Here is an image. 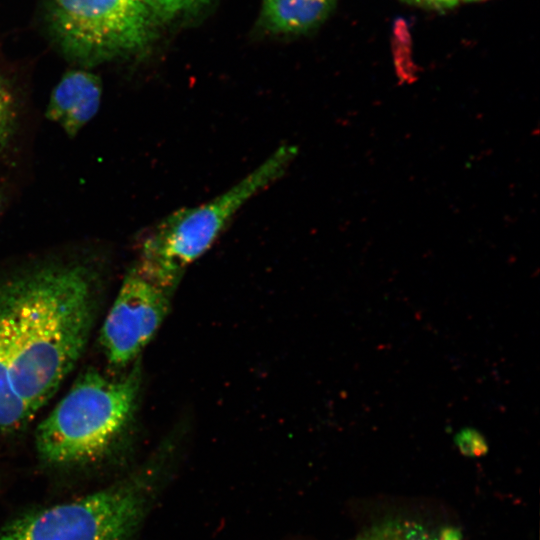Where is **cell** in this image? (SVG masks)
<instances>
[{
    "mask_svg": "<svg viewBox=\"0 0 540 540\" xmlns=\"http://www.w3.org/2000/svg\"><path fill=\"white\" fill-rule=\"evenodd\" d=\"M173 292L135 266L129 270L101 329L100 343L112 365L126 366L139 355L166 317Z\"/></svg>",
    "mask_w": 540,
    "mask_h": 540,
    "instance_id": "cell-6",
    "label": "cell"
},
{
    "mask_svg": "<svg viewBox=\"0 0 540 540\" xmlns=\"http://www.w3.org/2000/svg\"><path fill=\"white\" fill-rule=\"evenodd\" d=\"M458 444L463 450L470 452L475 450V447L477 449V446L482 447L483 440L476 431L467 429L458 435Z\"/></svg>",
    "mask_w": 540,
    "mask_h": 540,
    "instance_id": "cell-12",
    "label": "cell"
},
{
    "mask_svg": "<svg viewBox=\"0 0 540 540\" xmlns=\"http://www.w3.org/2000/svg\"><path fill=\"white\" fill-rule=\"evenodd\" d=\"M424 531L407 523H391L378 527L359 540H426Z\"/></svg>",
    "mask_w": 540,
    "mask_h": 540,
    "instance_id": "cell-11",
    "label": "cell"
},
{
    "mask_svg": "<svg viewBox=\"0 0 540 540\" xmlns=\"http://www.w3.org/2000/svg\"><path fill=\"white\" fill-rule=\"evenodd\" d=\"M141 384L140 366L111 378L95 369L82 373L36 431L46 462L84 463L101 456L130 421Z\"/></svg>",
    "mask_w": 540,
    "mask_h": 540,
    "instance_id": "cell-2",
    "label": "cell"
},
{
    "mask_svg": "<svg viewBox=\"0 0 540 540\" xmlns=\"http://www.w3.org/2000/svg\"><path fill=\"white\" fill-rule=\"evenodd\" d=\"M158 476L147 472L81 498L23 515L0 540H128L148 508Z\"/></svg>",
    "mask_w": 540,
    "mask_h": 540,
    "instance_id": "cell-4",
    "label": "cell"
},
{
    "mask_svg": "<svg viewBox=\"0 0 540 540\" xmlns=\"http://www.w3.org/2000/svg\"><path fill=\"white\" fill-rule=\"evenodd\" d=\"M296 154L294 146L283 145L221 195L168 216L143 242L135 267L157 284L175 290L187 266L211 247L246 202L285 172Z\"/></svg>",
    "mask_w": 540,
    "mask_h": 540,
    "instance_id": "cell-3",
    "label": "cell"
},
{
    "mask_svg": "<svg viewBox=\"0 0 540 540\" xmlns=\"http://www.w3.org/2000/svg\"><path fill=\"white\" fill-rule=\"evenodd\" d=\"M406 2L417 4L434 9H445L455 6L459 0H405Z\"/></svg>",
    "mask_w": 540,
    "mask_h": 540,
    "instance_id": "cell-13",
    "label": "cell"
},
{
    "mask_svg": "<svg viewBox=\"0 0 540 540\" xmlns=\"http://www.w3.org/2000/svg\"><path fill=\"white\" fill-rule=\"evenodd\" d=\"M154 22L175 19L200 5L204 0H142Z\"/></svg>",
    "mask_w": 540,
    "mask_h": 540,
    "instance_id": "cell-9",
    "label": "cell"
},
{
    "mask_svg": "<svg viewBox=\"0 0 540 540\" xmlns=\"http://www.w3.org/2000/svg\"><path fill=\"white\" fill-rule=\"evenodd\" d=\"M101 274L84 260H50L0 278V434L25 427L84 353Z\"/></svg>",
    "mask_w": 540,
    "mask_h": 540,
    "instance_id": "cell-1",
    "label": "cell"
},
{
    "mask_svg": "<svg viewBox=\"0 0 540 540\" xmlns=\"http://www.w3.org/2000/svg\"><path fill=\"white\" fill-rule=\"evenodd\" d=\"M16 102L13 92L0 76V148L10 139L16 123Z\"/></svg>",
    "mask_w": 540,
    "mask_h": 540,
    "instance_id": "cell-10",
    "label": "cell"
},
{
    "mask_svg": "<svg viewBox=\"0 0 540 540\" xmlns=\"http://www.w3.org/2000/svg\"><path fill=\"white\" fill-rule=\"evenodd\" d=\"M336 0H263L262 20L278 33H302L323 22Z\"/></svg>",
    "mask_w": 540,
    "mask_h": 540,
    "instance_id": "cell-8",
    "label": "cell"
},
{
    "mask_svg": "<svg viewBox=\"0 0 540 540\" xmlns=\"http://www.w3.org/2000/svg\"><path fill=\"white\" fill-rule=\"evenodd\" d=\"M51 22L63 52L84 65L141 53L155 26L142 0H53Z\"/></svg>",
    "mask_w": 540,
    "mask_h": 540,
    "instance_id": "cell-5",
    "label": "cell"
},
{
    "mask_svg": "<svg viewBox=\"0 0 540 540\" xmlns=\"http://www.w3.org/2000/svg\"><path fill=\"white\" fill-rule=\"evenodd\" d=\"M101 97L97 75L86 70L68 71L51 93L46 117L73 137L97 114Z\"/></svg>",
    "mask_w": 540,
    "mask_h": 540,
    "instance_id": "cell-7",
    "label": "cell"
},
{
    "mask_svg": "<svg viewBox=\"0 0 540 540\" xmlns=\"http://www.w3.org/2000/svg\"><path fill=\"white\" fill-rule=\"evenodd\" d=\"M466 1H475V0H466Z\"/></svg>",
    "mask_w": 540,
    "mask_h": 540,
    "instance_id": "cell-14",
    "label": "cell"
}]
</instances>
